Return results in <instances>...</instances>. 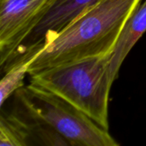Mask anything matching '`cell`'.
Here are the masks:
<instances>
[{
    "label": "cell",
    "instance_id": "cell-1",
    "mask_svg": "<svg viewBox=\"0 0 146 146\" xmlns=\"http://www.w3.org/2000/svg\"><path fill=\"white\" fill-rule=\"evenodd\" d=\"M142 0H101L46 41L29 74L86 58L111 55L124 27Z\"/></svg>",
    "mask_w": 146,
    "mask_h": 146
},
{
    "label": "cell",
    "instance_id": "cell-2",
    "mask_svg": "<svg viewBox=\"0 0 146 146\" xmlns=\"http://www.w3.org/2000/svg\"><path fill=\"white\" fill-rule=\"evenodd\" d=\"M111 55L86 58L30 74L31 83L64 98L110 131Z\"/></svg>",
    "mask_w": 146,
    "mask_h": 146
},
{
    "label": "cell",
    "instance_id": "cell-3",
    "mask_svg": "<svg viewBox=\"0 0 146 146\" xmlns=\"http://www.w3.org/2000/svg\"><path fill=\"white\" fill-rule=\"evenodd\" d=\"M22 110L59 134L68 145L117 146L109 130L64 98L30 83L15 92Z\"/></svg>",
    "mask_w": 146,
    "mask_h": 146
},
{
    "label": "cell",
    "instance_id": "cell-4",
    "mask_svg": "<svg viewBox=\"0 0 146 146\" xmlns=\"http://www.w3.org/2000/svg\"><path fill=\"white\" fill-rule=\"evenodd\" d=\"M57 1L0 0V65L3 69Z\"/></svg>",
    "mask_w": 146,
    "mask_h": 146
},
{
    "label": "cell",
    "instance_id": "cell-5",
    "mask_svg": "<svg viewBox=\"0 0 146 146\" xmlns=\"http://www.w3.org/2000/svg\"><path fill=\"white\" fill-rule=\"evenodd\" d=\"M22 111V115L21 113H2L0 146L65 145V140L49 126Z\"/></svg>",
    "mask_w": 146,
    "mask_h": 146
},
{
    "label": "cell",
    "instance_id": "cell-6",
    "mask_svg": "<svg viewBox=\"0 0 146 146\" xmlns=\"http://www.w3.org/2000/svg\"><path fill=\"white\" fill-rule=\"evenodd\" d=\"M99 1L101 0H58L21 44L14 60L39 50L46 41L56 35L78 15Z\"/></svg>",
    "mask_w": 146,
    "mask_h": 146
},
{
    "label": "cell",
    "instance_id": "cell-7",
    "mask_svg": "<svg viewBox=\"0 0 146 146\" xmlns=\"http://www.w3.org/2000/svg\"><path fill=\"white\" fill-rule=\"evenodd\" d=\"M146 32V0H142L127 20L110 57V74L115 81L120 68L133 46Z\"/></svg>",
    "mask_w": 146,
    "mask_h": 146
},
{
    "label": "cell",
    "instance_id": "cell-8",
    "mask_svg": "<svg viewBox=\"0 0 146 146\" xmlns=\"http://www.w3.org/2000/svg\"><path fill=\"white\" fill-rule=\"evenodd\" d=\"M41 49L30 56H21L15 59L6 69V74L0 82V106L3 107L9 97L23 87V80L32 63L39 55Z\"/></svg>",
    "mask_w": 146,
    "mask_h": 146
}]
</instances>
